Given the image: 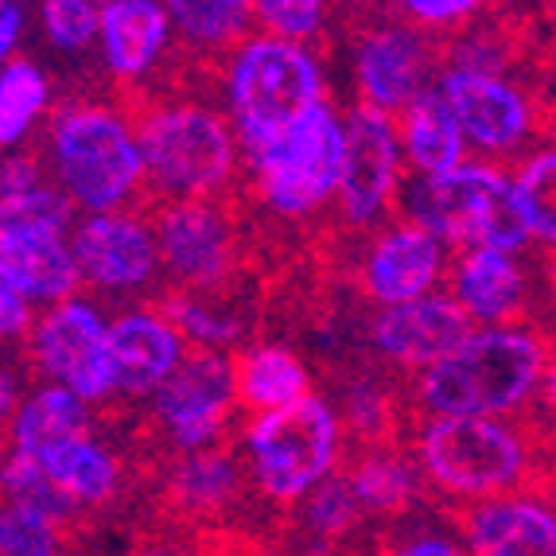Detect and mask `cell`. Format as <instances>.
Returning <instances> with one entry per match:
<instances>
[{
    "instance_id": "6da1fadb",
    "label": "cell",
    "mask_w": 556,
    "mask_h": 556,
    "mask_svg": "<svg viewBox=\"0 0 556 556\" xmlns=\"http://www.w3.org/2000/svg\"><path fill=\"white\" fill-rule=\"evenodd\" d=\"M545 370V346L518 327L475 331V339L447 362L420 374L417 401L432 417L494 420L526 405Z\"/></svg>"
},
{
    "instance_id": "7a4b0ae2",
    "label": "cell",
    "mask_w": 556,
    "mask_h": 556,
    "mask_svg": "<svg viewBox=\"0 0 556 556\" xmlns=\"http://www.w3.org/2000/svg\"><path fill=\"white\" fill-rule=\"evenodd\" d=\"M226 90L233 129L253 156L273 149L324 105V78L316 59L300 43L277 36H257L233 51Z\"/></svg>"
},
{
    "instance_id": "3957f363",
    "label": "cell",
    "mask_w": 556,
    "mask_h": 556,
    "mask_svg": "<svg viewBox=\"0 0 556 556\" xmlns=\"http://www.w3.org/2000/svg\"><path fill=\"white\" fill-rule=\"evenodd\" d=\"M405 211L437 241L514 253L529 241L518 184L494 167L464 164L447 176H420L405 191Z\"/></svg>"
},
{
    "instance_id": "277c9868",
    "label": "cell",
    "mask_w": 556,
    "mask_h": 556,
    "mask_svg": "<svg viewBox=\"0 0 556 556\" xmlns=\"http://www.w3.org/2000/svg\"><path fill=\"white\" fill-rule=\"evenodd\" d=\"M51 152L59 179L86 211L110 214L144 179L137 132L125 125V117L102 105H75L59 113L51 125Z\"/></svg>"
},
{
    "instance_id": "5b68a950",
    "label": "cell",
    "mask_w": 556,
    "mask_h": 556,
    "mask_svg": "<svg viewBox=\"0 0 556 556\" xmlns=\"http://www.w3.org/2000/svg\"><path fill=\"white\" fill-rule=\"evenodd\" d=\"M420 467L444 491L491 502L529 475V447L502 420L432 417L420 425Z\"/></svg>"
},
{
    "instance_id": "8992f818",
    "label": "cell",
    "mask_w": 556,
    "mask_h": 556,
    "mask_svg": "<svg viewBox=\"0 0 556 556\" xmlns=\"http://www.w3.org/2000/svg\"><path fill=\"white\" fill-rule=\"evenodd\" d=\"M144 176L156 191L191 203L211 195L230 179L233 167V137L223 117L203 105H167L140 121L137 129Z\"/></svg>"
},
{
    "instance_id": "52a82bcc",
    "label": "cell",
    "mask_w": 556,
    "mask_h": 556,
    "mask_svg": "<svg viewBox=\"0 0 556 556\" xmlns=\"http://www.w3.org/2000/svg\"><path fill=\"white\" fill-rule=\"evenodd\" d=\"M250 455L261 491L273 498H307L334 467L339 420L316 397L261 413L250 428Z\"/></svg>"
},
{
    "instance_id": "ba28073f",
    "label": "cell",
    "mask_w": 556,
    "mask_h": 556,
    "mask_svg": "<svg viewBox=\"0 0 556 556\" xmlns=\"http://www.w3.org/2000/svg\"><path fill=\"white\" fill-rule=\"evenodd\" d=\"M343 156L346 125L324 102L312 117L300 121L288 137H280L273 149L253 156L261 195H265V203L273 211L288 214V218L312 214L343 184Z\"/></svg>"
},
{
    "instance_id": "9c48e42d",
    "label": "cell",
    "mask_w": 556,
    "mask_h": 556,
    "mask_svg": "<svg viewBox=\"0 0 556 556\" xmlns=\"http://www.w3.org/2000/svg\"><path fill=\"white\" fill-rule=\"evenodd\" d=\"M31 346L39 370L75 397L102 401L117 390L110 327L86 300H66L55 312H47L31 334Z\"/></svg>"
},
{
    "instance_id": "30bf717a",
    "label": "cell",
    "mask_w": 556,
    "mask_h": 556,
    "mask_svg": "<svg viewBox=\"0 0 556 556\" xmlns=\"http://www.w3.org/2000/svg\"><path fill=\"white\" fill-rule=\"evenodd\" d=\"M471 339V312L444 292H428L413 304L386 307L374 324L378 351L401 366H413V370H432L455 351H464Z\"/></svg>"
},
{
    "instance_id": "8fae6325",
    "label": "cell",
    "mask_w": 556,
    "mask_h": 556,
    "mask_svg": "<svg viewBox=\"0 0 556 556\" xmlns=\"http://www.w3.org/2000/svg\"><path fill=\"white\" fill-rule=\"evenodd\" d=\"M233 390L238 374L230 362L218 351H195L156 393V413L179 447L199 452L218 437Z\"/></svg>"
},
{
    "instance_id": "7c38bea8",
    "label": "cell",
    "mask_w": 556,
    "mask_h": 556,
    "mask_svg": "<svg viewBox=\"0 0 556 556\" xmlns=\"http://www.w3.org/2000/svg\"><path fill=\"white\" fill-rule=\"evenodd\" d=\"M401 176L397 132L390 125V113L362 105L346 121V156H343V184H339V206L346 223H370L381 206L390 203L393 187Z\"/></svg>"
},
{
    "instance_id": "4fadbf2b",
    "label": "cell",
    "mask_w": 556,
    "mask_h": 556,
    "mask_svg": "<svg viewBox=\"0 0 556 556\" xmlns=\"http://www.w3.org/2000/svg\"><path fill=\"white\" fill-rule=\"evenodd\" d=\"M160 257L184 285H218L233 261V233L226 214L206 199L172 203L160 218Z\"/></svg>"
},
{
    "instance_id": "5bb4252c",
    "label": "cell",
    "mask_w": 556,
    "mask_h": 556,
    "mask_svg": "<svg viewBox=\"0 0 556 556\" xmlns=\"http://www.w3.org/2000/svg\"><path fill=\"white\" fill-rule=\"evenodd\" d=\"M440 93L452 105L459 129L482 152H510L529 132V102L498 75H471V71H447L440 78Z\"/></svg>"
},
{
    "instance_id": "9a60e30c",
    "label": "cell",
    "mask_w": 556,
    "mask_h": 556,
    "mask_svg": "<svg viewBox=\"0 0 556 556\" xmlns=\"http://www.w3.org/2000/svg\"><path fill=\"white\" fill-rule=\"evenodd\" d=\"M75 261L102 288H137L156 273L160 238L132 214H93L75 233Z\"/></svg>"
},
{
    "instance_id": "2e32d148",
    "label": "cell",
    "mask_w": 556,
    "mask_h": 556,
    "mask_svg": "<svg viewBox=\"0 0 556 556\" xmlns=\"http://www.w3.org/2000/svg\"><path fill=\"white\" fill-rule=\"evenodd\" d=\"M358 86L374 110H408L425 86V39L413 28H378L358 43Z\"/></svg>"
},
{
    "instance_id": "e0dca14e",
    "label": "cell",
    "mask_w": 556,
    "mask_h": 556,
    "mask_svg": "<svg viewBox=\"0 0 556 556\" xmlns=\"http://www.w3.org/2000/svg\"><path fill=\"white\" fill-rule=\"evenodd\" d=\"M117 390L160 393L184 366V334L152 312H129L110 327Z\"/></svg>"
},
{
    "instance_id": "ac0fdd59",
    "label": "cell",
    "mask_w": 556,
    "mask_h": 556,
    "mask_svg": "<svg viewBox=\"0 0 556 556\" xmlns=\"http://www.w3.org/2000/svg\"><path fill=\"white\" fill-rule=\"evenodd\" d=\"M444 250L420 226H397L381 241H374L370 257H366V288L381 304H413L428 296V288L437 285Z\"/></svg>"
},
{
    "instance_id": "d6986e66",
    "label": "cell",
    "mask_w": 556,
    "mask_h": 556,
    "mask_svg": "<svg viewBox=\"0 0 556 556\" xmlns=\"http://www.w3.org/2000/svg\"><path fill=\"white\" fill-rule=\"evenodd\" d=\"M479 556H556V514L529 498H491L467 514Z\"/></svg>"
},
{
    "instance_id": "ffe728a7",
    "label": "cell",
    "mask_w": 556,
    "mask_h": 556,
    "mask_svg": "<svg viewBox=\"0 0 556 556\" xmlns=\"http://www.w3.org/2000/svg\"><path fill=\"white\" fill-rule=\"evenodd\" d=\"M83 280L75 250L63 238H0V285L36 304L66 300Z\"/></svg>"
},
{
    "instance_id": "44dd1931",
    "label": "cell",
    "mask_w": 556,
    "mask_h": 556,
    "mask_svg": "<svg viewBox=\"0 0 556 556\" xmlns=\"http://www.w3.org/2000/svg\"><path fill=\"white\" fill-rule=\"evenodd\" d=\"M167 4L152 0H110L102 4V47L113 75H144L167 43Z\"/></svg>"
},
{
    "instance_id": "7402d4cb",
    "label": "cell",
    "mask_w": 556,
    "mask_h": 556,
    "mask_svg": "<svg viewBox=\"0 0 556 556\" xmlns=\"http://www.w3.org/2000/svg\"><path fill=\"white\" fill-rule=\"evenodd\" d=\"M86 428H90V413H86V401L75 397L63 386H47V390L31 393L24 405L16 408L12 417V440H16L20 455H31V459H43L55 447L71 444V440H83Z\"/></svg>"
},
{
    "instance_id": "603a6c76",
    "label": "cell",
    "mask_w": 556,
    "mask_h": 556,
    "mask_svg": "<svg viewBox=\"0 0 556 556\" xmlns=\"http://www.w3.org/2000/svg\"><path fill=\"white\" fill-rule=\"evenodd\" d=\"M464 129L440 86H428L405 110V149L425 176H447L464 167Z\"/></svg>"
},
{
    "instance_id": "cb8c5ba5",
    "label": "cell",
    "mask_w": 556,
    "mask_h": 556,
    "mask_svg": "<svg viewBox=\"0 0 556 556\" xmlns=\"http://www.w3.org/2000/svg\"><path fill=\"white\" fill-rule=\"evenodd\" d=\"M521 288L526 280L510 253L467 250L455 269V300L471 312V319H486V324H498L518 312Z\"/></svg>"
},
{
    "instance_id": "d4e9b609",
    "label": "cell",
    "mask_w": 556,
    "mask_h": 556,
    "mask_svg": "<svg viewBox=\"0 0 556 556\" xmlns=\"http://www.w3.org/2000/svg\"><path fill=\"white\" fill-rule=\"evenodd\" d=\"M238 393L245 405L261 413H277V408L296 405L307 397V370L296 354L280 351V346H261L245 354L238 366Z\"/></svg>"
},
{
    "instance_id": "484cf974",
    "label": "cell",
    "mask_w": 556,
    "mask_h": 556,
    "mask_svg": "<svg viewBox=\"0 0 556 556\" xmlns=\"http://www.w3.org/2000/svg\"><path fill=\"white\" fill-rule=\"evenodd\" d=\"M43 471L55 479V486L78 506H90V502H105L117 491V464L105 447H98L90 437L71 440V444L55 447L51 455L39 459Z\"/></svg>"
},
{
    "instance_id": "4316f807",
    "label": "cell",
    "mask_w": 556,
    "mask_h": 556,
    "mask_svg": "<svg viewBox=\"0 0 556 556\" xmlns=\"http://www.w3.org/2000/svg\"><path fill=\"white\" fill-rule=\"evenodd\" d=\"M167 16H172V28L184 31L191 43L223 47L250 28L253 4L245 0H176V4H167Z\"/></svg>"
},
{
    "instance_id": "83f0119b",
    "label": "cell",
    "mask_w": 556,
    "mask_h": 556,
    "mask_svg": "<svg viewBox=\"0 0 556 556\" xmlns=\"http://www.w3.org/2000/svg\"><path fill=\"white\" fill-rule=\"evenodd\" d=\"M71 223V199L55 187H31L24 195L0 199V238H63Z\"/></svg>"
},
{
    "instance_id": "f1b7e54d",
    "label": "cell",
    "mask_w": 556,
    "mask_h": 556,
    "mask_svg": "<svg viewBox=\"0 0 556 556\" xmlns=\"http://www.w3.org/2000/svg\"><path fill=\"white\" fill-rule=\"evenodd\" d=\"M238 491V467L226 452H195L172 475V494L191 510H214Z\"/></svg>"
},
{
    "instance_id": "f546056e",
    "label": "cell",
    "mask_w": 556,
    "mask_h": 556,
    "mask_svg": "<svg viewBox=\"0 0 556 556\" xmlns=\"http://www.w3.org/2000/svg\"><path fill=\"white\" fill-rule=\"evenodd\" d=\"M4 491H9V498H12L16 510L39 514V518H47V521L71 518L75 506H78V502H71L63 491H59L55 479L43 471L39 459L20 455V452H12L9 464H4Z\"/></svg>"
},
{
    "instance_id": "4dcf8cb0",
    "label": "cell",
    "mask_w": 556,
    "mask_h": 556,
    "mask_svg": "<svg viewBox=\"0 0 556 556\" xmlns=\"http://www.w3.org/2000/svg\"><path fill=\"white\" fill-rule=\"evenodd\" d=\"M47 105V78L31 63H9L0 75V140L16 144Z\"/></svg>"
},
{
    "instance_id": "1f68e13d",
    "label": "cell",
    "mask_w": 556,
    "mask_h": 556,
    "mask_svg": "<svg viewBox=\"0 0 556 556\" xmlns=\"http://www.w3.org/2000/svg\"><path fill=\"white\" fill-rule=\"evenodd\" d=\"M351 486L366 510H401L413 498V471L401 455L374 452L366 455L351 475Z\"/></svg>"
},
{
    "instance_id": "d6a6232c",
    "label": "cell",
    "mask_w": 556,
    "mask_h": 556,
    "mask_svg": "<svg viewBox=\"0 0 556 556\" xmlns=\"http://www.w3.org/2000/svg\"><path fill=\"white\" fill-rule=\"evenodd\" d=\"M514 184H518L529 238H541L548 245H556V152L533 156L521 167V176Z\"/></svg>"
},
{
    "instance_id": "836d02e7",
    "label": "cell",
    "mask_w": 556,
    "mask_h": 556,
    "mask_svg": "<svg viewBox=\"0 0 556 556\" xmlns=\"http://www.w3.org/2000/svg\"><path fill=\"white\" fill-rule=\"evenodd\" d=\"M160 312H164V319L176 327L184 339L199 343V351L230 346L241 339L238 319L226 316V312H218V307H211V304H199V300H191V296H167L164 304H160Z\"/></svg>"
},
{
    "instance_id": "e575fe53",
    "label": "cell",
    "mask_w": 556,
    "mask_h": 556,
    "mask_svg": "<svg viewBox=\"0 0 556 556\" xmlns=\"http://www.w3.org/2000/svg\"><path fill=\"white\" fill-rule=\"evenodd\" d=\"M47 39L59 51H83L93 36H102V4L90 0H47L39 4Z\"/></svg>"
},
{
    "instance_id": "d590c367",
    "label": "cell",
    "mask_w": 556,
    "mask_h": 556,
    "mask_svg": "<svg viewBox=\"0 0 556 556\" xmlns=\"http://www.w3.org/2000/svg\"><path fill=\"white\" fill-rule=\"evenodd\" d=\"M358 494H354L351 479H327L324 486L307 494V506H304V521L316 529L319 538H339L346 529L354 526L358 518Z\"/></svg>"
},
{
    "instance_id": "8d00e7d4",
    "label": "cell",
    "mask_w": 556,
    "mask_h": 556,
    "mask_svg": "<svg viewBox=\"0 0 556 556\" xmlns=\"http://www.w3.org/2000/svg\"><path fill=\"white\" fill-rule=\"evenodd\" d=\"M0 556H59L55 521L9 506L0 518Z\"/></svg>"
},
{
    "instance_id": "74e56055",
    "label": "cell",
    "mask_w": 556,
    "mask_h": 556,
    "mask_svg": "<svg viewBox=\"0 0 556 556\" xmlns=\"http://www.w3.org/2000/svg\"><path fill=\"white\" fill-rule=\"evenodd\" d=\"M253 12L261 16V24L273 31L277 39L300 43V39L316 36L324 24V4L319 0H257Z\"/></svg>"
},
{
    "instance_id": "f35d334b",
    "label": "cell",
    "mask_w": 556,
    "mask_h": 556,
    "mask_svg": "<svg viewBox=\"0 0 556 556\" xmlns=\"http://www.w3.org/2000/svg\"><path fill=\"white\" fill-rule=\"evenodd\" d=\"M479 12L475 0H408L405 16L420 20V24H447V20H467Z\"/></svg>"
},
{
    "instance_id": "ab89813d",
    "label": "cell",
    "mask_w": 556,
    "mask_h": 556,
    "mask_svg": "<svg viewBox=\"0 0 556 556\" xmlns=\"http://www.w3.org/2000/svg\"><path fill=\"white\" fill-rule=\"evenodd\" d=\"M31 187H39L36 164L24 156H12L9 164H4V172H0V199L24 195V191H31Z\"/></svg>"
},
{
    "instance_id": "60d3db41",
    "label": "cell",
    "mask_w": 556,
    "mask_h": 556,
    "mask_svg": "<svg viewBox=\"0 0 556 556\" xmlns=\"http://www.w3.org/2000/svg\"><path fill=\"white\" fill-rule=\"evenodd\" d=\"M0 327H4V334L28 331V300L12 292L9 285H0Z\"/></svg>"
},
{
    "instance_id": "b9f144b4",
    "label": "cell",
    "mask_w": 556,
    "mask_h": 556,
    "mask_svg": "<svg viewBox=\"0 0 556 556\" xmlns=\"http://www.w3.org/2000/svg\"><path fill=\"white\" fill-rule=\"evenodd\" d=\"M381 556H459V553H455V545L444 538H413V541H405V545L386 548Z\"/></svg>"
},
{
    "instance_id": "7bdbcfd3",
    "label": "cell",
    "mask_w": 556,
    "mask_h": 556,
    "mask_svg": "<svg viewBox=\"0 0 556 556\" xmlns=\"http://www.w3.org/2000/svg\"><path fill=\"white\" fill-rule=\"evenodd\" d=\"M20 28H24V9H20L16 0H4V4H0V51H4V55H12Z\"/></svg>"
},
{
    "instance_id": "ee69618b",
    "label": "cell",
    "mask_w": 556,
    "mask_h": 556,
    "mask_svg": "<svg viewBox=\"0 0 556 556\" xmlns=\"http://www.w3.org/2000/svg\"><path fill=\"white\" fill-rule=\"evenodd\" d=\"M545 405L556 417V366H548V374H545Z\"/></svg>"
},
{
    "instance_id": "f6af8a7d",
    "label": "cell",
    "mask_w": 556,
    "mask_h": 556,
    "mask_svg": "<svg viewBox=\"0 0 556 556\" xmlns=\"http://www.w3.org/2000/svg\"><path fill=\"white\" fill-rule=\"evenodd\" d=\"M0 393H4V397H0V405H4V413H9L12 401H16V386H12V374H4V386H0Z\"/></svg>"
}]
</instances>
